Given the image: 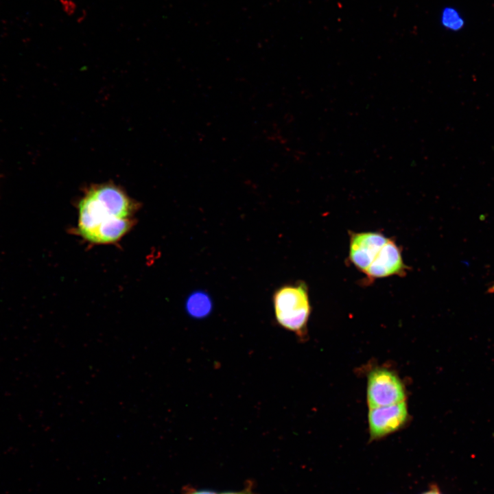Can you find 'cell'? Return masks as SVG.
<instances>
[{"instance_id":"cell-4","label":"cell","mask_w":494,"mask_h":494,"mask_svg":"<svg viewBox=\"0 0 494 494\" xmlns=\"http://www.w3.org/2000/svg\"><path fill=\"white\" fill-rule=\"evenodd\" d=\"M388 239L378 232L351 233L349 253L351 262L364 273Z\"/></svg>"},{"instance_id":"cell-11","label":"cell","mask_w":494,"mask_h":494,"mask_svg":"<svg viewBox=\"0 0 494 494\" xmlns=\"http://www.w3.org/2000/svg\"><path fill=\"white\" fill-rule=\"evenodd\" d=\"M185 494H217V493L213 491H209V490L189 489V490L186 491Z\"/></svg>"},{"instance_id":"cell-9","label":"cell","mask_w":494,"mask_h":494,"mask_svg":"<svg viewBox=\"0 0 494 494\" xmlns=\"http://www.w3.org/2000/svg\"><path fill=\"white\" fill-rule=\"evenodd\" d=\"M187 313L194 318H202L211 311V302L206 294L196 292L191 294L187 301Z\"/></svg>"},{"instance_id":"cell-10","label":"cell","mask_w":494,"mask_h":494,"mask_svg":"<svg viewBox=\"0 0 494 494\" xmlns=\"http://www.w3.org/2000/svg\"><path fill=\"white\" fill-rule=\"evenodd\" d=\"M442 23L445 27L452 30H458L464 25L462 18L456 10L451 8H447L443 11Z\"/></svg>"},{"instance_id":"cell-8","label":"cell","mask_w":494,"mask_h":494,"mask_svg":"<svg viewBox=\"0 0 494 494\" xmlns=\"http://www.w3.org/2000/svg\"><path fill=\"white\" fill-rule=\"evenodd\" d=\"M128 218L110 217L104 220L95 231L89 242L97 244H110L121 239L132 227Z\"/></svg>"},{"instance_id":"cell-3","label":"cell","mask_w":494,"mask_h":494,"mask_svg":"<svg viewBox=\"0 0 494 494\" xmlns=\"http://www.w3.org/2000/svg\"><path fill=\"white\" fill-rule=\"evenodd\" d=\"M405 401L369 408L368 421L370 440L381 439L402 428L408 419Z\"/></svg>"},{"instance_id":"cell-7","label":"cell","mask_w":494,"mask_h":494,"mask_svg":"<svg viewBox=\"0 0 494 494\" xmlns=\"http://www.w3.org/2000/svg\"><path fill=\"white\" fill-rule=\"evenodd\" d=\"M78 211V231L87 241L99 224L110 217L102 204L89 191L80 202Z\"/></svg>"},{"instance_id":"cell-6","label":"cell","mask_w":494,"mask_h":494,"mask_svg":"<svg viewBox=\"0 0 494 494\" xmlns=\"http://www.w3.org/2000/svg\"><path fill=\"white\" fill-rule=\"evenodd\" d=\"M89 192L102 204L110 217L128 218L136 204L119 187L108 184L92 187Z\"/></svg>"},{"instance_id":"cell-5","label":"cell","mask_w":494,"mask_h":494,"mask_svg":"<svg viewBox=\"0 0 494 494\" xmlns=\"http://www.w3.org/2000/svg\"><path fill=\"white\" fill-rule=\"evenodd\" d=\"M407 270L400 248L388 238L364 274L368 280H375L395 275L401 277L406 274Z\"/></svg>"},{"instance_id":"cell-2","label":"cell","mask_w":494,"mask_h":494,"mask_svg":"<svg viewBox=\"0 0 494 494\" xmlns=\"http://www.w3.org/2000/svg\"><path fill=\"white\" fill-rule=\"evenodd\" d=\"M366 392L369 408L405 401V388L400 378L392 370L384 368H375L369 373Z\"/></svg>"},{"instance_id":"cell-13","label":"cell","mask_w":494,"mask_h":494,"mask_svg":"<svg viewBox=\"0 0 494 494\" xmlns=\"http://www.w3.org/2000/svg\"><path fill=\"white\" fill-rule=\"evenodd\" d=\"M220 494H251L250 493L248 492L247 491H230V492H225Z\"/></svg>"},{"instance_id":"cell-1","label":"cell","mask_w":494,"mask_h":494,"mask_svg":"<svg viewBox=\"0 0 494 494\" xmlns=\"http://www.w3.org/2000/svg\"><path fill=\"white\" fill-rule=\"evenodd\" d=\"M272 302L277 323L303 339L311 313L307 285L303 282L282 285L274 292Z\"/></svg>"},{"instance_id":"cell-12","label":"cell","mask_w":494,"mask_h":494,"mask_svg":"<svg viewBox=\"0 0 494 494\" xmlns=\"http://www.w3.org/2000/svg\"><path fill=\"white\" fill-rule=\"evenodd\" d=\"M421 494H443L436 485H432L430 488Z\"/></svg>"}]
</instances>
